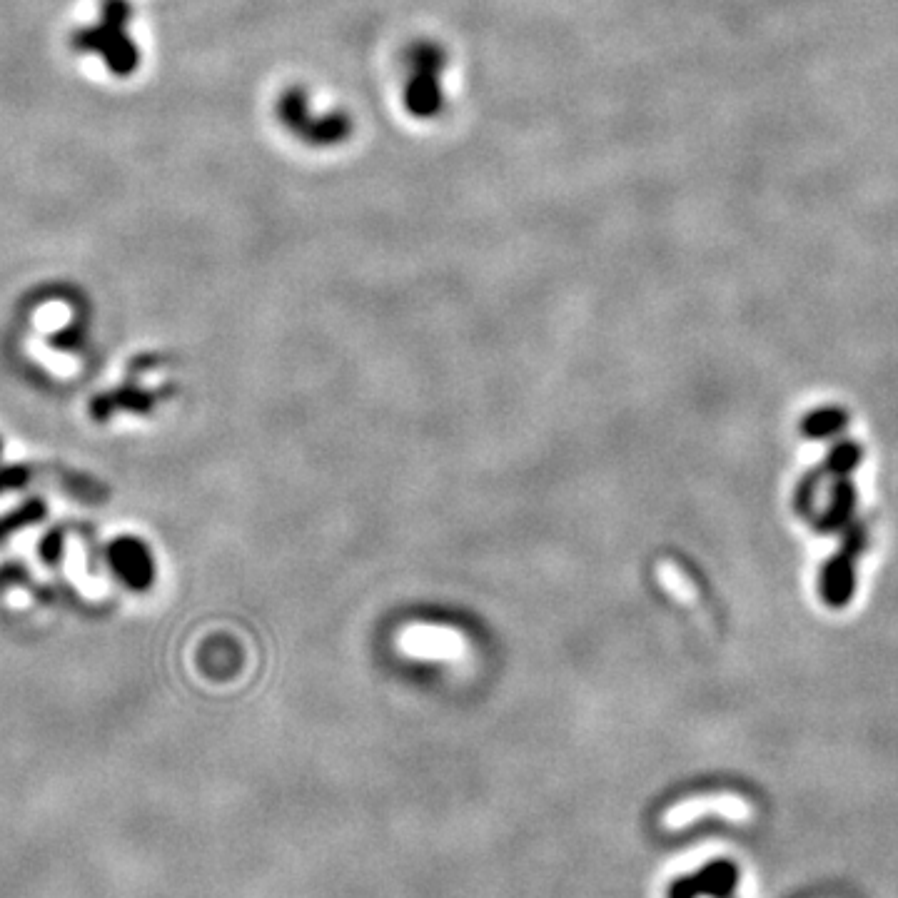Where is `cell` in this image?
<instances>
[{
  "label": "cell",
  "mask_w": 898,
  "mask_h": 898,
  "mask_svg": "<svg viewBox=\"0 0 898 898\" xmlns=\"http://www.w3.org/2000/svg\"><path fill=\"white\" fill-rule=\"evenodd\" d=\"M839 534V549L826 559L819 574L821 599L831 609H844L854 599L856 564L869 549V524L856 517Z\"/></svg>",
  "instance_id": "obj_1"
},
{
  "label": "cell",
  "mask_w": 898,
  "mask_h": 898,
  "mask_svg": "<svg viewBox=\"0 0 898 898\" xmlns=\"http://www.w3.org/2000/svg\"><path fill=\"white\" fill-rule=\"evenodd\" d=\"M447 55L435 43H417L407 53L405 105L417 118H435L445 108Z\"/></svg>",
  "instance_id": "obj_2"
},
{
  "label": "cell",
  "mask_w": 898,
  "mask_h": 898,
  "mask_svg": "<svg viewBox=\"0 0 898 898\" xmlns=\"http://www.w3.org/2000/svg\"><path fill=\"white\" fill-rule=\"evenodd\" d=\"M277 118L290 130L292 135L307 145L330 148V145L345 143L352 133V118L347 113H310V95L305 88H290L277 100Z\"/></svg>",
  "instance_id": "obj_3"
},
{
  "label": "cell",
  "mask_w": 898,
  "mask_h": 898,
  "mask_svg": "<svg viewBox=\"0 0 898 898\" xmlns=\"http://www.w3.org/2000/svg\"><path fill=\"white\" fill-rule=\"evenodd\" d=\"M395 649L407 659L415 662H435L449 664V667H462L469 662V639L464 632L445 624H422L412 622L397 632Z\"/></svg>",
  "instance_id": "obj_4"
},
{
  "label": "cell",
  "mask_w": 898,
  "mask_h": 898,
  "mask_svg": "<svg viewBox=\"0 0 898 898\" xmlns=\"http://www.w3.org/2000/svg\"><path fill=\"white\" fill-rule=\"evenodd\" d=\"M125 28L128 25L103 18V23L93 25V28L75 30L73 38H70V45L78 53L103 55L110 73L125 78V75H133L140 65V50L128 38Z\"/></svg>",
  "instance_id": "obj_5"
},
{
  "label": "cell",
  "mask_w": 898,
  "mask_h": 898,
  "mask_svg": "<svg viewBox=\"0 0 898 898\" xmlns=\"http://www.w3.org/2000/svg\"><path fill=\"white\" fill-rule=\"evenodd\" d=\"M108 559L113 572L118 574L125 587L135 592H145L155 582V564L153 554L140 539L135 537H118L108 549Z\"/></svg>",
  "instance_id": "obj_6"
},
{
  "label": "cell",
  "mask_w": 898,
  "mask_h": 898,
  "mask_svg": "<svg viewBox=\"0 0 898 898\" xmlns=\"http://www.w3.org/2000/svg\"><path fill=\"white\" fill-rule=\"evenodd\" d=\"M856 509H859V492H856L854 479L836 477L831 479L829 499L824 507H819L811 524L819 534H839L846 524L854 522Z\"/></svg>",
  "instance_id": "obj_7"
},
{
  "label": "cell",
  "mask_w": 898,
  "mask_h": 898,
  "mask_svg": "<svg viewBox=\"0 0 898 898\" xmlns=\"http://www.w3.org/2000/svg\"><path fill=\"white\" fill-rule=\"evenodd\" d=\"M861 459H864V447L859 445L856 440H849V437H841L831 445L829 452H826L824 462L821 467H814L816 474L821 479H836V477H851L856 469L861 467Z\"/></svg>",
  "instance_id": "obj_8"
},
{
  "label": "cell",
  "mask_w": 898,
  "mask_h": 898,
  "mask_svg": "<svg viewBox=\"0 0 898 898\" xmlns=\"http://www.w3.org/2000/svg\"><path fill=\"white\" fill-rule=\"evenodd\" d=\"M849 427V412L841 410V407H819V410H811L809 415L801 422V435L809 437L814 442L824 440H839L841 435Z\"/></svg>",
  "instance_id": "obj_9"
},
{
  "label": "cell",
  "mask_w": 898,
  "mask_h": 898,
  "mask_svg": "<svg viewBox=\"0 0 898 898\" xmlns=\"http://www.w3.org/2000/svg\"><path fill=\"white\" fill-rule=\"evenodd\" d=\"M45 514H48V507H45L43 499L38 497L28 499V502L20 504L18 509H13L10 514L0 517V539L10 537V534L18 532V529L33 527V524L43 522Z\"/></svg>",
  "instance_id": "obj_10"
},
{
  "label": "cell",
  "mask_w": 898,
  "mask_h": 898,
  "mask_svg": "<svg viewBox=\"0 0 898 898\" xmlns=\"http://www.w3.org/2000/svg\"><path fill=\"white\" fill-rule=\"evenodd\" d=\"M657 579H659V584H662V587L667 589L669 594H672L676 602L689 604V607H694V604H696L694 587H691V582H689V579H686V574L681 572V569L676 567L674 562H669V559L659 562L657 564Z\"/></svg>",
  "instance_id": "obj_11"
},
{
  "label": "cell",
  "mask_w": 898,
  "mask_h": 898,
  "mask_svg": "<svg viewBox=\"0 0 898 898\" xmlns=\"http://www.w3.org/2000/svg\"><path fill=\"white\" fill-rule=\"evenodd\" d=\"M65 552V534L60 529H50L38 544V554L48 567H58Z\"/></svg>",
  "instance_id": "obj_12"
},
{
  "label": "cell",
  "mask_w": 898,
  "mask_h": 898,
  "mask_svg": "<svg viewBox=\"0 0 898 898\" xmlns=\"http://www.w3.org/2000/svg\"><path fill=\"white\" fill-rule=\"evenodd\" d=\"M115 407L120 410H130V412H148L153 407V397L148 392H140L135 387H123L113 395Z\"/></svg>",
  "instance_id": "obj_13"
},
{
  "label": "cell",
  "mask_w": 898,
  "mask_h": 898,
  "mask_svg": "<svg viewBox=\"0 0 898 898\" xmlns=\"http://www.w3.org/2000/svg\"><path fill=\"white\" fill-rule=\"evenodd\" d=\"M30 482V469L23 464H10V467H0V492H10V489H20Z\"/></svg>",
  "instance_id": "obj_14"
},
{
  "label": "cell",
  "mask_w": 898,
  "mask_h": 898,
  "mask_svg": "<svg viewBox=\"0 0 898 898\" xmlns=\"http://www.w3.org/2000/svg\"><path fill=\"white\" fill-rule=\"evenodd\" d=\"M90 410H93V417H95V420H108V417L113 415V410H115L113 395L95 397L93 405H90Z\"/></svg>",
  "instance_id": "obj_15"
},
{
  "label": "cell",
  "mask_w": 898,
  "mask_h": 898,
  "mask_svg": "<svg viewBox=\"0 0 898 898\" xmlns=\"http://www.w3.org/2000/svg\"><path fill=\"white\" fill-rule=\"evenodd\" d=\"M0 454H3V440H0Z\"/></svg>",
  "instance_id": "obj_16"
}]
</instances>
